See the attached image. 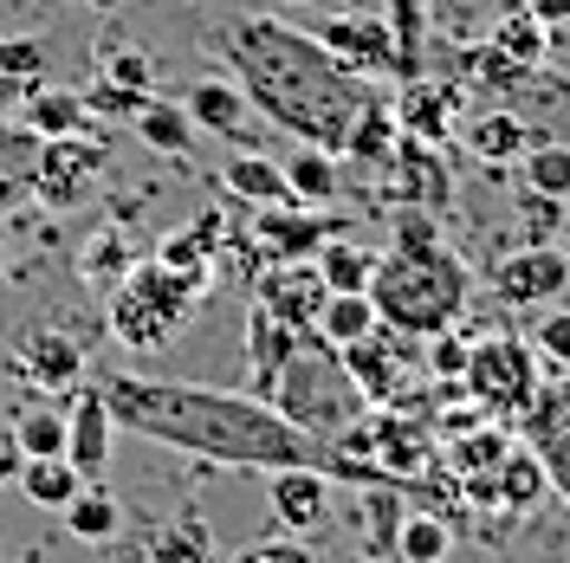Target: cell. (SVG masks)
I'll use <instances>...</instances> for the list:
<instances>
[{
  "mask_svg": "<svg viewBox=\"0 0 570 563\" xmlns=\"http://www.w3.org/2000/svg\"><path fill=\"white\" fill-rule=\"evenodd\" d=\"M110 422L117 434H137L176 454L214 460V466H318L344 486H383L395 473H383L376 460H351L331 441H312L285 422L279 408L253 388H214V383H156V376H110L105 383ZM409 486V480H402ZM415 493V486H409Z\"/></svg>",
  "mask_w": 570,
  "mask_h": 563,
  "instance_id": "cell-1",
  "label": "cell"
},
{
  "mask_svg": "<svg viewBox=\"0 0 570 563\" xmlns=\"http://www.w3.org/2000/svg\"><path fill=\"white\" fill-rule=\"evenodd\" d=\"M214 52L227 59L234 85L247 91L253 110L273 130L312 142V149H331V156H344L356 110L370 105V91H376L344 59H331L318 33L292 27L279 13H234L214 33Z\"/></svg>",
  "mask_w": 570,
  "mask_h": 563,
  "instance_id": "cell-2",
  "label": "cell"
},
{
  "mask_svg": "<svg viewBox=\"0 0 570 563\" xmlns=\"http://www.w3.org/2000/svg\"><path fill=\"white\" fill-rule=\"evenodd\" d=\"M370 298L376 317L409 330V337H434V330H454L473 305V273L466 259H454L448 247L434 253H383L376 273H370Z\"/></svg>",
  "mask_w": 570,
  "mask_h": 563,
  "instance_id": "cell-3",
  "label": "cell"
},
{
  "mask_svg": "<svg viewBox=\"0 0 570 563\" xmlns=\"http://www.w3.org/2000/svg\"><path fill=\"white\" fill-rule=\"evenodd\" d=\"M214 273H176L156 253L137 259L124 279L110 285V337L130 356H156L181 337V324L208 305Z\"/></svg>",
  "mask_w": 570,
  "mask_h": 563,
  "instance_id": "cell-4",
  "label": "cell"
},
{
  "mask_svg": "<svg viewBox=\"0 0 570 563\" xmlns=\"http://www.w3.org/2000/svg\"><path fill=\"white\" fill-rule=\"evenodd\" d=\"M266 402H273L298 434L331 441V447H337L363 415H370V395L356 388V376L344 369V356L331 350L324 337H305V344L292 350V363L279 369V383H273Z\"/></svg>",
  "mask_w": 570,
  "mask_h": 563,
  "instance_id": "cell-5",
  "label": "cell"
},
{
  "mask_svg": "<svg viewBox=\"0 0 570 563\" xmlns=\"http://www.w3.org/2000/svg\"><path fill=\"white\" fill-rule=\"evenodd\" d=\"M466 402L487 415V422H525L532 402L544 395V356L532 350V337H512V330H480L461 369Z\"/></svg>",
  "mask_w": 570,
  "mask_h": 563,
  "instance_id": "cell-6",
  "label": "cell"
},
{
  "mask_svg": "<svg viewBox=\"0 0 570 563\" xmlns=\"http://www.w3.org/2000/svg\"><path fill=\"white\" fill-rule=\"evenodd\" d=\"M110 181V142L98 130H71V137H39L33 156V201L52 214L85 208Z\"/></svg>",
  "mask_w": 570,
  "mask_h": 563,
  "instance_id": "cell-7",
  "label": "cell"
},
{
  "mask_svg": "<svg viewBox=\"0 0 570 563\" xmlns=\"http://www.w3.org/2000/svg\"><path fill=\"white\" fill-rule=\"evenodd\" d=\"M473 66H487L499 91V105H512L525 124H532V142H570V71L558 66H499L493 52L487 59H473Z\"/></svg>",
  "mask_w": 570,
  "mask_h": 563,
  "instance_id": "cell-8",
  "label": "cell"
},
{
  "mask_svg": "<svg viewBox=\"0 0 570 563\" xmlns=\"http://www.w3.org/2000/svg\"><path fill=\"white\" fill-rule=\"evenodd\" d=\"M318 39H324V52L344 59L356 78H409L395 27L383 13H370V7H331L318 20Z\"/></svg>",
  "mask_w": 570,
  "mask_h": 563,
  "instance_id": "cell-9",
  "label": "cell"
},
{
  "mask_svg": "<svg viewBox=\"0 0 570 563\" xmlns=\"http://www.w3.org/2000/svg\"><path fill=\"white\" fill-rule=\"evenodd\" d=\"M344 369L356 376V388L370 395V408L376 402H395L402 388H409V376H415V356H422V337H409V330H395V324H370L356 344H344Z\"/></svg>",
  "mask_w": 570,
  "mask_h": 563,
  "instance_id": "cell-10",
  "label": "cell"
},
{
  "mask_svg": "<svg viewBox=\"0 0 570 563\" xmlns=\"http://www.w3.org/2000/svg\"><path fill=\"white\" fill-rule=\"evenodd\" d=\"M376 176H383V201L390 208H448L454 201V176H448V162L434 156V142L422 137H395V149L376 162Z\"/></svg>",
  "mask_w": 570,
  "mask_h": 563,
  "instance_id": "cell-11",
  "label": "cell"
},
{
  "mask_svg": "<svg viewBox=\"0 0 570 563\" xmlns=\"http://www.w3.org/2000/svg\"><path fill=\"white\" fill-rule=\"evenodd\" d=\"M181 110L195 117V130L202 137H220L234 142V149H266V117L253 110V98L234 85V78H195L188 85V98H181Z\"/></svg>",
  "mask_w": 570,
  "mask_h": 563,
  "instance_id": "cell-12",
  "label": "cell"
},
{
  "mask_svg": "<svg viewBox=\"0 0 570 563\" xmlns=\"http://www.w3.org/2000/svg\"><path fill=\"white\" fill-rule=\"evenodd\" d=\"M351 220L344 214H324V208H305V201H285V208H259L253 220V253H259V266L266 259H318L324 240H337Z\"/></svg>",
  "mask_w": 570,
  "mask_h": 563,
  "instance_id": "cell-13",
  "label": "cell"
},
{
  "mask_svg": "<svg viewBox=\"0 0 570 563\" xmlns=\"http://www.w3.org/2000/svg\"><path fill=\"white\" fill-rule=\"evenodd\" d=\"M324 298H331V285L318 279V259H266V266L253 273V305H266L273 317H285V324L305 330V337H312V324H318Z\"/></svg>",
  "mask_w": 570,
  "mask_h": 563,
  "instance_id": "cell-14",
  "label": "cell"
},
{
  "mask_svg": "<svg viewBox=\"0 0 570 563\" xmlns=\"http://www.w3.org/2000/svg\"><path fill=\"white\" fill-rule=\"evenodd\" d=\"M13 369L27 376V388L39 395H66L85 383V344L71 337V330H52V324H33V330H20L13 337Z\"/></svg>",
  "mask_w": 570,
  "mask_h": 563,
  "instance_id": "cell-15",
  "label": "cell"
},
{
  "mask_svg": "<svg viewBox=\"0 0 570 563\" xmlns=\"http://www.w3.org/2000/svg\"><path fill=\"white\" fill-rule=\"evenodd\" d=\"M558 292H570V259L551 240L544 247H519L505 253L493 266V298L499 305H512V312H525V305H551Z\"/></svg>",
  "mask_w": 570,
  "mask_h": 563,
  "instance_id": "cell-16",
  "label": "cell"
},
{
  "mask_svg": "<svg viewBox=\"0 0 570 563\" xmlns=\"http://www.w3.org/2000/svg\"><path fill=\"white\" fill-rule=\"evenodd\" d=\"M110 454H117V422H110V402H105V383L98 388H71L66 402V460L85 473V480H105Z\"/></svg>",
  "mask_w": 570,
  "mask_h": 563,
  "instance_id": "cell-17",
  "label": "cell"
},
{
  "mask_svg": "<svg viewBox=\"0 0 570 563\" xmlns=\"http://www.w3.org/2000/svg\"><path fill=\"white\" fill-rule=\"evenodd\" d=\"M331 473H318V466H273V486H266V498H273V518H279V531H292V537H312V531L331 518Z\"/></svg>",
  "mask_w": 570,
  "mask_h": 563,
  "instance_id": "cell-18",
  "label": "cell"
},
{
  "mask_svg": "<svg viewBox=\"0 0 570 563\" xmlns=\"http://www.w3.org/2000/svg\"><path fill=\"white\" fill-rule=\"evenodd\" d=\"M525 447L544 460L551 493L570 498V376L564 383H544V395L532 402V415H525Z\"/></svg>",
  "mask_w": 570,
  "mask_h": 563,
  "instance_id": "cell-19",
  "label": "cell"
},
{
  "mask_svg": "<svg viewBox=\"0 0 570 563\" xmlns=\"http://www.w3.org/2000/svg\"><path fill=\"white\" fill-rule=\"evenodd\" d=\"M461 142H466L473 162H487V169H512V162L532 149V124H525L512 105H487V110H473V117L461 124Z\"/></svg>",
  "mask_w": 570,
  "mask_h": 563,
  "instance_id": "cell-20",
  "label": "cell"
},
{
  "mask_svg": "<svg viewBox=\"0 0 570 563\" xmlns=\"http://www.w3.org/2000/svg\"><path fill=\"white\" fill-rule=\"evenodd\" d=\"M298 344H305V330H292L285 317H273L266 305H253L247 312V388L253 395H273V383H279V369L292 363Z\"/></svg>",
  "mask_w": 570,
  "mask_h": 563,
  "instance_id": "cell-21",
  "label": "cell"
},
{
  "mask_svg": "<svg viewBox=\"0 0 570 563\" xmlns=\"http://www.w3.org/2000/svg\"><path fill=\"white\" fill-rule=\"evenodd\" d=\"M46 71H52V52H46L39 33H7L0 39V117H13V110L33 98L39 85H46Z\"/></svg>",
  "mask_w": 570,
  "mask_h": 563,
  "instance_id": "cell-22",
  "label": "cell"
},
{
  "mask_svg": "<svg viewBox=\"0 0 570 563\" xmlns=\"http://www.w3.org/2000/svg\"><path fill=\"white\" fill-rule=\"evenodd\" d=\"M220 181H227V195L247 201V208H285V201H292L285 162H273L266 149H234V156L220 162Z\"/></svg>",
  "mask_w": 570,
  "mask_h": 563,
  "instance_id": "cell-23",
  "label": "cell"
},
{
  "mask_svg": "<svg viewBox=\"0 0 570 563\" xmlns=\"http://www.w3.org/2000/svg\"><path fill=\"white\" fill-rule=\"evenodd\" d=\"M505 454H512V427L505 422H473V427H461V434L441 441V466H448L454 480H480V473H493Z\"/></svg>",
  "mask_w": 570,
  "mask_h": 563,
  "instance_id": "cell-24",
  "label": "cell"
},
{
  "mask_svg": "<svg viewBox=\"0 0 570 563\" xmlns=\"http://www.w3.org/2000/svg\"><path fill=\"white\" fill-rule=\"evenodd\" d=\"M33 137H71V130H105L98 117H91V105H85V91H52V85H39L27 105L13 110Z\"/></svg>",
  "mask_w": 570,
  "mask_h": 563,
  "instance_id": "cell-25",
  "label": "cell"
},
{
  "mask_svg": "<svg viewBox=\"0 0 570 563\" xmlns=\"http://www.w3.org/2000/svg\"><path fill=\"white\" fill-rule=\"evenodd\" d=\"M156 156H169V162H188L195 156V142H202V130H195V117L181 105H169V98H149V105L137 110V124H130Z\"/></svg>",
  "mask_w": 570,
  "mask_h": 563,
  "instance_id": "cell-26",
  "label": "cell"
},
{
  "mask_svg": "<svg viewBox=\"0 0 570 563\" xmlns=\"http://www.w3.org/2000/svg\"><path fill=\"white\" fill-rule=\"evenodd\" d=\"M285 181H292V201H305V208H331V201L344 195L337 156H331V149H312V142H298V149L285 156Z\"/></svg>",
  "mask_w": 570,
  "mask_h": 563,
  "instance_id": "cell-27",
  "label": "cell"
},
{
  "mask_svg": "<svg viewBox=\"0 0 570 563\" xmlns=\"http://www.w3.org/2000/svg\"><path fill=\"white\" fill-rule=\"evenodd\" d=\"M142 563H214V531L195 505H181L169 525L149 531V557Z\"/></svg>",
  "mask_w": 570,
  "mask_h": 563,
  "instance_id": "cell-28",
  "label": "cell"
},
{
  "mask_svg": "<svg viewBox=\"0 0 570 563\" xmlns=\"http://www.w3.org/2000/svg\"><path fill=\"white\" fill-rule=\"evenodd\" d=\"M66 531L78 537V544H110V537L124 531V505H117V493H110L105 480H85V486L71 493Z\"/></svg>",
  "mask_w": 570,
  "mask_h": 563,
  "instance_id": "cell-29",
  "label": "cell"
},
{
  "mask_svg": "<svg viewBox=\"0 0 570 563\" xmlns=\"http://www.w3.org/2000/svg\"><path fill=\"white\" fill-rule=\"evenodd\" d=\"M395 137H402V124H395V105L383 98V91H370V105L356 110L351 137H344V162H363V169H376L383 156L395 149Z\"/></svg>",
  "mask_w": 570,
  "mask_h": 563,
  "instance_id": "cell-30",
  "label": "cell"
},
{
  "mask_svg": "<svg viewBox=\"0 0 570 563\" xmlns=\"http://www.w3.org/2000/svg\"><path fill=\"white\" fill-rule=\"evenodd\" d=\"M13 486H20V498H27V505H39V512H66L71 493L85 486V473H78L66 454H46V460H27Z\"/></svg>",
  "mask_w": 570,
  "mask_h": 563,
  "instance_id": "cell-31",
  "label": "cell"
},
{
  "mask_svg": "<svg viewBox=\"0 0 570 563\" xmlns=\"http://www.w3.org/2000/svg\"><path fill=\"white\" fill-rule=\"evenodd\" d=\"M402 85H409V91H402V105H395V124L422 142H441L448 137V117H454V91H448V85H422V78H402Z\"/></svg>",
  "mask_w": 570,
  "mask_h": 563,
  "instance_id": "cell-32",
  "label": "cell"
},
{
  "mask_svg": "<svg viewBox=\"0 0 570 563\" xmlns=\"http://www.w3.org/2000/svg\"><path fill=\"white\" fill-rule=\"evenodd\" d=\"M487 52H493L499 66H544V52H551V27L538 20V13H505L493 33H487Z\"/></svg>",
  "mask_w": 570,
  "mask_h": 563,
  "instance_id": "cell-33",
  "label": "cell"
},
{
  "mask_svg": "<svg viewBox=\"0 0 570 563\" xmlns=\"http://www.w3.org/2000/svg\"><path fill=\"white\" fill-rule=\"evenodd\" d=\"M370 324H376V298H370V292H331L318 324H312V337H324L331 350H344V344H356Z\"/></svg>",
  "mask_w": 570,
  "mask_h": 563,
  "instance_id": "cell-34",
  "label": "cell"
},
{
  "mask_svg": "<svg viewBox=\"0 0 570 563\" xmlns=\"http://www.w3.org/2000/svg\"><path fill=\"white\" fill-rule=\"evenodd\" d=\"M402 480H383V486H363V512H370V544L363 557L370 563H395V531H402Z\"/></svg>",
  "mask_w": 570,
  "mask_h": 563,
  "instance_id": "cell-35",
  "label": "cell"
},
{
  "mask_svg": "<svg viewBox=\"0 0 570 563\" xmlns=\"http://www.w3.org/2000/svg\"><path fill=\"white\" fill-rule=\"evenodd\" d=\"M448 551H454V525L434 512H409L395 531V563H448Z\"/></svg>",
  "mask_w": 570,
  "mask_h": 563,
  "instance_id": "cell-36",
  "label": "cell"
},
{
  "mask_svg": "<svg viewBox=\"0 0 570 563\" xmlns=\"http://www.w3.org/2000/svg\"><path fill=\"white\" fill-rule=\"evenodd\" d=\"M370 273H376V253L344 240V234L318 247V279L331 285V292H370Z\"/></svg>",
  "mask_w": 570,
  "mask_h": 563,
  "instance_id": "cell-37",
  "label": "cell"
},
{
  "mask_svg": "<svg viewBox=\"0 0 570 563\" xmlns=\"http://www.w3.org/2000/svg\"><path fill=\"white\" fill-rule=\"evenodd\" d=\"M512 169L525 176V188L551 195V201H570V142H532Z\"/></svg>",
  "mask_w": 570,
  "mask_h": 563,
  "instance_id": "cell-38",
  "label": "cell"
},
{
  "mask_svg": "<svg viewBox=\"0 0 570 563\" xmlns=\"http://www.w3.org/2000/svg\"><path fill=\"white\" fill-rule=\"evenodd\" d=\"M137 266V253H130V240L117 234V227H105L91 247H85V259H78V273H85V285H98V292H110V285L124 279Z\"/></svg>",
  "mask_w": 570,
  "mask_h": 563,
  "instance_id": "cell-39",
  "label": "cell"
},
{
  "mask_svg": "<svg viewBox=\"0 0 570 563\" xmlns=\"http://www.w3.org/2000/svg\"><path fill=\"white\" fill-rule=\"evenodd\" d=\"M13 434H20V454L27 460L66 454V408H27V415L13 422Z\"/></svg>",
  "mask_w": 570,
  "mask_h": 563,
  "instance_id": "cell-40",
  "label": "cell"
},
{
  "mask_svg": "<svg viewBox=\"0 0 570 563\" xmlns=\"http://www.w3.org/2000/svg\"><path fill=\"white\" fill-rule=\"evenodd\" d=\"M441 247V214L434 208H395L390 214V253H434Z\"/></svg>",
  "mask_w": 570,
  "mask_h": 563,
  "instance_id": "cell-41",
  "label": "cell"
},
{
  "mask_svg": "<svg viewBox=\"0 0 570 563\" xmlns=\"http://www.w3.org/2000/svg\"><path fill=\"white\" fill-rule=\"evenodd\" d=\"M85 105H91V117H124V124H137V110L149 105V91H130V85H110V78H98L91 91H85Z\"/></svg>",
  "mask_w": 570,
  "mask_h": 563,
  "instance_id": "cell-42",
  "label": "cell"
},
{
  "mask_svg": "<svg viewBox=\"0 0 570 563\" xmlns=\"http://www.w3.org/2000/svg\"><path fill=\"white\" fill-rule=\"evenodd\" d=\"M532 350L544 356V369H570V312H544L532 324Z\"/></svg>",
  "mask_w": 570,
  "mask_h": 563,
  "instance_id": "cell-43",
  "label": "cell"
},
{
  "mask_svg": "<svg viewBox=\"0 0 570 563\" xmlns=\"http://www.w3.org/2000/svg\"><path fill=\"white\" fill-rule=\"evenodd\" d=\"M98 78H110V85H130V91H156V59H149V52H137V46H117Z\"/></svg>",
  "mask_w": 570,
  "mask_h": 563,
  "instance_id": "cell-44",
  "label": "cell"
},
{
  "mask_svg": "<svg viewBox=\"0 0 570 563\" xmlns=\"http://www.w3.org/2000/svg\"><path fill=\"white\" fill-rule=\"evenodd\" d=\"M473 337H480V330H466V324H454V330H434V337H428L434 376H448V383H454V376L466 369V350H473Z\"/></svg>",
  "mask_w": 570,
  "mask_h": 563,
  "instance_id": "cell-45",
  "label": "cell"
},
{
  "mask_svg": "<svg viewBox=\"0 0 570 563\" xmlns=\"http://www.w3.org/2000/svg\"><path fill=\"white\" fill-rule=\"evenodd\" d=\"M525 247H544L551 234H558V220H564V201H551V195H538V188H525Z\"/></svg>",
  "mask_w": 570,
  "mask_h": 563,
  "instance_id": "cell-46",
  "label": "cell"
},
{
  "mask_svg": "<svg viewBox=\"0 0 570 563\" xmlns=\"http://www.w3.org/2000/svg\"><path fill=\"white\" fill-rule=\"evenodd\" d=\"M234 563H318V557L285 531V537H253L247 551H234Z\"/></svg>",
  "mask_w": 570,
  "mask_h": 563,
  "instance_id": "cell-47",
  "label": "cell"
},
{
  "mask_svg": "<svg viewBox=\"0 0 570 563\" xmlns=\"http://www.w3.org/2000/svg\"><path fill=\"white\" fill-rule=\"evenodd\" d=\"M20 466H27L20 434H13V427H0V486H13V480H20Z\"/></svg>",
  "mask_w": 570,
  "mask_h": 563,
  "instance_id": "cell-48",
  "label": "cell"
},
{
  "mask_svg": "<svg viewBox=\"0 0 570 563\" xmlns=\"http://www.w3.org/2000/svg\"><path fill=\"white\" fill-rule=\"evenodd\" d=\"M7 266H13V259H7V240H0V279H7Z\"/></svg>",
  "mask_w": 570,
  "mask_h": 563,
  "instance_id": "cell-49",
  "label": "cell"
},
{
  "mask_svg": "<svg viewBox=\"0 0 570 563\" xmlns=\"http://www.w3.org/2000/svg\"><path fill=\"white\" fill-rule=\"evenodd\" d=\"M91 7H98V13H110V7H117V0H91Z\"/></svg>",
  "mask_w": 570,
  "mask_h": 563,
  "instance_id": "cell-50",
  "label": "cell"
},
{
  "mask_svg": "<svg viewBox=\"0 0 570 563\" xmlns=\"http://www.w3.org/2000/svg\"><path fill=\"white\" fill-rule=\"evenodd\" d=\"M331 7H363V0H331Z\"/></svg>",
  "mask_w": 570,
  "mask_h": 563,
  "instance_id": "cell-51",
  "label": "cell"
},
{
  "mask_svg": "<svg viewBox=\"0 0 570 563\" xmlns=\"http://www.w3.org/2000/svg\"><path fill=\"white\" fill-rule=\"evenodd\" d=\"M292 7H312V0H292Z\"/></svg>",
  "mask_w": 570,
  "mask_h": 563,
  "instance_id": "cell-52",
  "label": "cell"
}]
</instances>
